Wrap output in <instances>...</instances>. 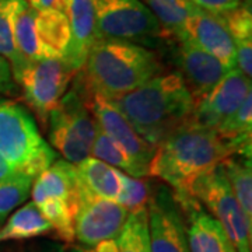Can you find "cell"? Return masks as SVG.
Returning a JSON list of instances; mask_svg holds the SVG:
<instances>
[{"mask_svg": "<svg viewBox=\"0 0 252 252\" xmlns=\"http://www.w3.org/2000/svg\"><path fill=\"white\" fill-rule=\"evenodd\" d=\"M0 154L17 171L32 180L56 161V152L39 135L27 109L11 101H0Z\"/></svg>", "mask_w": 252, "mask_h": 252, "instance_id": "277c9868", "label": "cell"}, {"mask_svg": "<svg viewBox=\"0 0 252 252\" xmlns=\"http://www.w3.org/2000/svg\"><path fill=\"white\" fill-rule=\"evenodd\" d=\"M181 41H189L215 56L228 70L237 67L234 41L224 18L220 14H213L196 7L185 24Z\"/></svg>", "mask_w": 252, "mask_h": 252, "instance_id": "4fadbf2b", "label": "cell"}, {"mask_svg": "<svg viewBox=\"0 0 252 252\" xmlns=\"http://www.w3.org/2000/svg\"><path fill=\"white\" fill-rule=\"evenodd\" d=\"M36 206L61 240L67 244L74 241V216L63 200L58 198H46Z\"/></svg>", "mask_w": 252, "mask_h": 252, "instance_id": "83f0119b", "label": "cell"}, {"mask_svg": "<svg viewBox=\"0 0 252 252\" xmlns=\"http://www.w3.org/2000/svg\"><path fill=\"white\" fill-rule=\"evenodd\" d=\"M77 178L84 189L90 190L98 198L117 202L121 190L119 170L111 167L94 157H87L83 161L74 164Z\"/></svg>", "mask_w": 252, "mask_h": 252, "instance_id": "d6986e66", "label": "cell"}, {"mask_svg": "<svg viewBox=\"0 0 252 252\" xmlns=\"http://www.w3.org/2000/svg\"><path fill=\"white\" fill-rule=\"evenodd\" d=\"M91 154L94 158L101 160L114 168H118L119 171H125L130 177H135V168L130 160L99 127L95 135V140L91 147Z\"/></svg>", "mask_w": 252, "mask_h": 252, "instance_id": "f546056e", "label": "cell"}, {"mask_svg": "<svg viewBox=\"0 0 252 252\" xmlns=\"http://www.w3.org/2000/svg\"><path fill=\"white\" fill-rule=\"evenodd\" d=\"M91 112L98 127L126 154L135 168L136 178L150 177V167L157 147L146 142L108 99L99 95L91 98Z\"/></svg>", "mask_w": 252, "mask_h": 252, "instance_id": "9c48e42d", "label": "cell"}, {"mask_svg": "<svg viewBox=\"0 0 252 252\" xmlns=\"http://www.w3.org/2000/svg\"><path fill=\"white\" fill-rule=\"evenodd\" d=\"M250 93H252L251 79L245 77L235 67L196 102L190 122L216 130L227 118L234 114Z\"/></svg>", "mask_w": 252, "mask_h": 252, "instance_id": "7c38bea8", "label": "cell"}, {"mask_svg": "<svg viewBox=\"0 0 252 252\" xmlns=\"http://www.w3.org/2000/svg\"><path fill=\"white\" fill-rule=\"evenodd\" d=\"M175 51L177 72L182 76L195 102L205 97L219 81L230 72L215 56L205 52L189 41H178Z\"/></svg>", "mask_w": 252, "mask_h": 252, "instance_id": "5bb4252c", "label": "cell"}, {"mask_svg": "<svg viewBox=\"0 0 252 252\" xmlns=\"http://www.w3.org/2000/svg\"><path fill=\"white\" fill-rule=\"evenodd\" d=\"M150 252H190L187 225L172 190L160 187L147 203Z\"/></svg>", "mask_w": 252, "mask_h": 252, "instance_id": "8fae6325", "label": "cell"}, {"mask_svg": "<svg viewBox=\"0 0 252 252\" xmlns=\"http://www.w3.org/2000/svg\"><path fill=\"white\" fill-rule=\"evenodd\" d=\"M16 91V83L11 74L9 62L0 56V95L13 94Z\"/></svg>", "mask_w": 252, "mask_h": 252, "instance_id": "d6a6232c", "label": "cell"}, {"mask_svg": "<svg viewBox=\"0 0 252 252\" xmlns=\"http://www.w3.org/2000/svg\"><path fill=\"white\" fill-rule=\"evenodd\" d=\"M221 137L231 140L235 137L251 135L252 132V93H250L234 114L216 129Z\"/></svg>", "mask_w": 252, "mask_h": 252, "instance_id": "4dcf8cb0", "label": "cell"}, {"mask_svg": "<svg viewBox=\"0 0 252 252\" xmlns=\"http://www.w3.org/2000/svg\"><path fill=\"white\" fill-rule=\"evenodd\" d=\"M225 177L247 220L252 224V165L251 157L233 154L223 161Z\"/></svg>", "mask_w": 252, "mask_h": 252, "instance_id": "603a6c76", "label": "cell"}, {"mask_svg": "<svg viewBox=\"0 0 252 252\" xmlns=\"http://www.w3.org/2000/svg\"><path fill=\"white\" fill-rule=\"evenodd\" d=\"M182 216L187 217L189 251L190 252H233L231 245L223 227L212 215L205 212L198 199H177Z\"/></svg>", "mask_w": 252, "mask_h": 252, "instance_id": "9a60e30c", "label": "cell"}, {"mask_svg": "<svg viewBox=\"0 0 252 252\" xmlns=\"http://www.w3.org/2000/svg\"><path fill=\"white\" fill-rule=\"evenodd\" d=\"M27 0H0V56L10 64L11 74L18 67L14 44V18Z\"/></svg>", "mask_w": 252, "mask_h": 252, "instance_id": "4316f807", "label": "cell"}, {"mask_svg": "<svg viewBox=\"0 0 252 252\" xmlns=\"http://www.w3.org/2000/svg\"><path fill=\"white\" fill-rule=\"evenodd\" d=\"M233 154L235 149L230 140L189 122L157 146L150 177L167 182L175 199L190 198L196 180Z\"/></svg>", "mask_w": 252, "mask_h": 252, "instance_id": "7a4b0ae2", "label": "cell"}, {"mask_svg": "<svg viewBox=\"0 0 252 252\" xmlns=\"http://www.w3.org/2000/svg\"><path fill=\"white\" fill-rule=\"evenodd\" d=\"M41 252H64V250L61 248V247H58V245H46L45 250Z\"/></svg>", "mask_w": 252, "mask_h": 252, "instance_id": "8d00e7d4", "label": "cell"}, {"mask_svg": "<svg viewBox=\"0 0 252 252\" xmlns=\"http://www.w3.org/2000/svg\"><path fill=\"white\" fill-rule=\"evenodd\" d=\"M90 94L76 76L72 90L64 93L48 118L49 142L72 164L90 157L98 125L91 112Z\"/></svg>", "mask_w": 252, "mask_h": 252, "instance_id": "5b68a950", "label": "cell"}, {"mask_svg": "<svg viewBox=\"0 0 252 252\" xmlns=\"http://www.w3.org/2000/svg\"><path fill=\"white\" fill-rule=\"evenodd\" d=\"M192 195L220 223L235 252H252V224L247 220L230 188L223 162L196 180Z\"/></svg>", "mask_w": 252, "mask_h": 252, "instance_id": "8992f818", "label": "cell"}, {"mask_svg": "<svg viewBox=\"0 0 252 252\" xmlns=\"http://www.w3.org/2000/svg\"><path fill=\"white\" fill-rule=\"evenodd\" d=\"M70 24V44L62 59L73 72H79L87 59L91 46L95 44L94 0H69L66 13Z\"/></svg>", "mask_w": 252, "mask_h": 252, "instance_id": "2e32d148", "label": "cell"}, {"mask_svg": "<svg viewBox=\"0 0 252 252\" xmlns=\"http://www.w3.org/2000/svg\"><path fill=\"white\" fill-rule=\"evenodd\" d=\"M89 252H118L117 238L101 241L97 245H94L93 248H90Z\"/></svg>", "mask_w": 252, "mask_h": 252, "instance_id": "e575fe53", "label": "cell"}, {"mask_svg": "<svg viewBox=\"0 0 252 252\" xmlns=\"http://www.w3.org/2000/svg\"><path fill=\"white\" fill-rule=\"evenodd\" d=\"M30 7L35 10V11H41L45 9H55L61 10L63 13H66L69 0H27Z\"/></svg>", "mask_w": 252, "mask_h": 252, "instance_id": "836d02e7", "label": "cell"}, {"mask_svg": "<svg viewBox=\"0 0 252 252\" xmlns=\"http://www.w3.org/2000/svg\"><path fill=\"white\" fill-rule=\"evenodd\" d=\"M160 23L165 38L181 41L184 28L192 11L196 9L189 0H142Z\"/></svg>", "mask_w": 252, "mask_h": 252, "instance_id": "cb8c5ba5", "label": "cell"}, {"mask_svg": "<svg viewBox=\"0 0 252 252\" xmlns=\"http://www.w3.org/2000/svg\"><path fill=\"white\" fill-rule=\"evenodd\" d=\"M199 9L213 13V14H225L231 10L240 7L244 0H189Z\"/></svg>", "mask_w": 252, "mask_h": 252, "instance_id": "1f68e13d", "label": "cell"}, {"mask_svg": "<svg viewBox=\"0 0 252 252\" xmlns=\"http://www.w3.org/2000/svg\"><path fill=\"white\" fill-rule=\"evenodd\" d=\"M16 171H17V170H14L9 162H7V160L0 154V180L7 178L10 175H13Z\"/></svg>", "mask_w": 252, "mask_h": 252, "instance_id": "d590c367", "label": "cell"}, {"mask_svg": "<svg viewBox=\"0 0 252 252\" xmlns=\"http://www.w3.org/2000/svg\"><path fill=\"white\" fill-rule=\"evenodd\" d=\"M146 142L158 146L192 121L195 99L180 73H161L122 97L108 99Z\"/></svg>", "mask_w": 252, "mask_h": 252, "instance_id": "6da1fadb", "label": "cell"}, {"mask_svg": "<svg viewBox=\"0 0 252 252\" xmlns=\"http://www.w3.org/2000/svg\"><path fill=\"white\" fill-rule=\"evenodd\" d=\"M32 184L31 195L35 205L46 198H58L63 200L70 213L76 216L80 202V184L74 164L58 160L41 172Z\"/></svg>", "mask_w": 252, "mask_h": 252, "instance_id": "e0dca14e", "label": "cell"}, {"mask_svg": "<svg viewBox=\"0 0 252 252\" xmlns=\"http://www.w3.org/2000/svg\"><path fill=\"white\" fill-rule=\"evenodd\" d=\"M224 18L231 38L235 46V63L237 69L245 77L251 79L252 76V13L251 3H243L240 7L231 10L225 14Z\"/></svg>", "mask_w": 252, "mask_h": 252, "instance_id": "ffe728a7", "label": "cell"}, {"mask_svg": "<svg viewBox=\"0 0 252 252\" xmlns=\"http://www.w3.org/2000/svg\"><path fill=\"white\" fill-rule=\"evenodd\" d=\"M34 180L27 174L16 171L4 180H0V224L20 205H23L31 193Z\"/></svg>", "mask_w": 252, "mask_h": 252, "instance_id": "484cf974", "label": "cell"}, {"mask_svg": "<svg viewBox=\"0 0 252 252\" xmlns=\"http://www.w3.org/2000/svg\"><path fill=\"white\" fill-rule=\"evenodd\" d=\"M98 39L149 42L165 38L160 23L142 0H94Z\"/></svg>", "mask_w": 252, "mask_h": 252, "instance_id": "52a82bcc", "label": "cell"}, {"mask_svg": "<svg viewBox=\"0 0 252 252\" xmlns=\"http://www.w3.org/2000/svg\"><path fill=\"white\" fill-rule=\"evenodd\" d=\"M164 72L154 51L127 41L97 39L76 76L87 93L115 99Z\"/></svg>", "mask_w": 252, "mask_h": 252, "instance_id": "3957f363", "label": "cell"}, {"mask_svg": "<svg viewBox=\"0 0 252 252\" xmlns=\"http://www.w3.org/2000/svg\"><path fill=\"white\" fill-rule=\"evenodd\" d=\"M233 252H235V250H234V251H233Z\"/></svg>", "mask_w": 252, "mask_h": 252, "instance_id": "f35d334b", "label": "cell"}, {"mask_svg": "<svg viewBox=\"0 0 252 252\" xmlns=\"http://www.w3.org/2000/svg\"><path fill=\"white\" fill-rule=\"evenodd\" d=\"M52 231V225L46 220L34 202L17 209L7 221L0 227V243L28 240Z\"/></svg>", "mask_w": 252, "mask_h": 252, "instance_id": "7402d4cb", "label": "cell"}, {"mask_svg": "<svg viewBox=\"0 0 252 252\" xmlns=\"http://www.w3.org/2000/svg\"><path fill=\"white\" fill-rule=\"evenodd\" d=\"M117 244L118 252H150L147 207L129 213Z\"/></svg>", "mask_w": 252, "mask_h": 252, "instance_id": "d4e9b609", "label": "cell"}, {"mask_svg": "<svg viewBox=\"0 0 252 252\" xmlns=\"http://www.w3.org/2000/svg\"><path fill=\"white\" fill-rule=\"evenodd\" d=\"M70 252H89V250H83V248H73Z\"/></svg>", "mask_w": 252, "mask_h": 252, "instance_id": "74e56055", "label": "cell"}, {"mask_svg": "<svg viewBox=\"0 0 252 252\" xmlns=\"http://www.w3.org/2000/svg\"><path fill=\"white\" fill-rule=\"evenodd\" d=\"M127 216L129 212L115 200L98 198L80 185V202L74 216V240L90 250L101 241L117 238Z\"/></svg>", "mask_w": 252, "mask_h": 252, "instance_id": "30bf717a", "label": "cell"}, {"mask_svg": "<svg viewBox=\"0 0 252 252\" xmlns=\"http://www.w3.org/2000/svg\"><path fill=\"white\" fill-rule=\"evenodd\" d=\"M74 76L76 72L63 59L44 58L27 63L14 81L21 86L27 104L45 125Z\"/></svg>", "mask_w": 252, "mask_h": 252, "instance_id": "ba28073f", "label": "cell"}, {"mask_svg": "<svg viewBox=\"0 0 252 252\" xmlns=\"http://www.w3.org/2000/svg\"><path fill=\"white\" fill-rule=\"evenodd\" d=\"M35 31L46 58L62 59L70 44V24L67 16L55 9L36 11Z\"/></svg>", "mask_w": 252, "mask_h": 252, "instance_id": "ac0fdd59", "label": "cell"}, {"mask_svg": "<svg viewBox=\"0 0 252 252\" xmlns=\"http://www.w3.org/2000/svg\"><path fill=\"white\" fill-rule=\"evenodd\" d=\"M121 178V190L118 195L117 203L124 206L129 213H135L147 207L152 198V187L143 178H133L127 174L119 171Z\"/></svg>", "mask_w": 252, "mask_h": 252, "instance_id": "f1b7e54d", "label": "cell"}, {"mask_svg": "<svg viewBox=\"0 0 252 252\" xmlns=\"http://www.w3.org/2000/svg\"><path fill=\"white\" fill-rule=\"evenodd\" d=\"M35 14V10L30 7L28 1H26L14 18V44L18 56V67L13 72V79L17 77L27 63L46 58L36 36Z\"/></svg>", "mask_w": 252, "mask_h": 252, "instance_id": "44dd1931", "label": "cell"}]
</instances>
